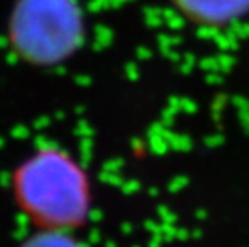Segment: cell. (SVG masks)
<instances>
[{"mask_svg": "<svg viewBox=\"0 0 249 247\" xmlns=\"http://www.w3.org/2000/svg\"><path fill=\"white\" fill-rule=\"evenodd\" d=\"M81 34V15L72 0H17L8 21L12 49L37 66L70 56Z\"/></svg>", "mask_w": 249, "mask_h": 247, "instance_id": "obj_2", "label": "cell"}, {"mask_svg": "<svg viewBox=\"0 0 249 247\" xmlns=\"http://www.w3.org/2000/svg\"><path fill=\"white\" fill-rule=\"evenodd\" d=\"M23 247H84L70 231L40 230V233L29 238Z\"/></svg>", "mask_w": 249, "mask_h": 247, "instance_id": "obj_4", "label": "cell"}, {"mask_svg": "<svg viewBox=\"0 0 249 247\" xmlns=\"http://www.w3.org/2000/svg\"><path fill=\"white\" fill-rule=\"evenodd\" d=\"M13 193L23 214L40 230L71 231L84 227L92 210L89 173L71 154L45 146L21 162Z\"/></svg>", "mask_w": 249, "mask_h": 247, "instance_id": "obj_1", "label": "cell"}, {"mask_svg": "<svg viewBox=\"0 0 249 247\" xmlns=\"http://www.w3.org/2000/svg\"><path fill=\"white\" fill-rule=\"evenodd\" d=\"M192 18L203 23H225L249 10V0H177Z\"/></svg>", "mask_w": 249, "mask_h": 247, "instance_id": "obj_3", "label": "cell"}]
</instances>
